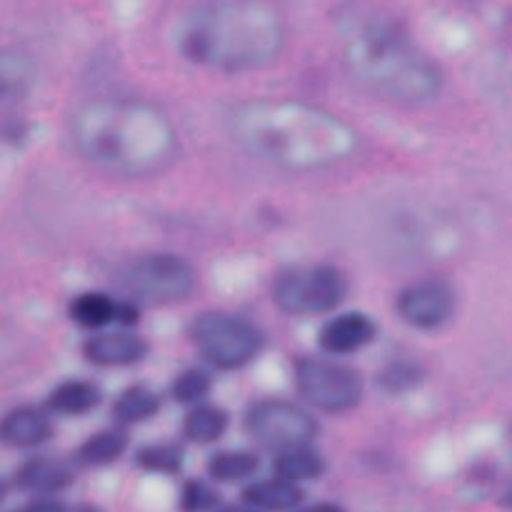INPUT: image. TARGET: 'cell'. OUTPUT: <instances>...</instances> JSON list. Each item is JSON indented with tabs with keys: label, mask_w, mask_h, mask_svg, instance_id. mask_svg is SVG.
Masks as SVG:
<instances>
[{
	"label": "cell",
	"mask_w": 512,
	"mask_h": 512,
	"mask_svg": "<svg viewBox=\"0 0 512 512\" xmlns=\"http://www.w3.org/2000/svg\"><path fill=\"white\" fill-rule=\"evenodd\" d=\"M75 480V470L68 463L55 458H33L15 473V485L25 493L53 495L70 488Z\"/></svg>",
	"instance_id": "9a60e30c"
},
{
	"label": "cell",
	"mask_w": 512,
	"mask_h": 512,
	"mask_svg": "<svg viewBox=\"0 0 512 512\" xmlns=\"http://www.w3.org/2000/svg\"><path fill=\"white\" fill-rule=\"evenodd\" d=\"M50 438H53V420L48 410L35 405H20L0 420V440L10 448H38Z\"/></svg>",
	"instance_id": "4fadbf2b"
},
{
	"label": "cell",
	"mask_w": 512,
	"mask_h": 512,
	"mask_svg": "<svg viewBox=\"0 0 512 512\" xmlns=\"http://www.w3.org/2000/svg\"><path fill=\"white\" fill-rule=\"evenodd\" d=\"M75 512H103V510L95 508V505H80V508L75 510Z\"/></svg>",
	"instance_id": "1f68e13d"
},
{
	"label": "cell",
	"mask_w": 512,
	"mask_h": 512,
	"mask_svg": "<svg viewBox=\"0 0 512 512\" xmlns=\"http://www.w3.org/2000/svg\"><path fill=\"white\" fill-rule=\"evenodd\" d=\"M420 368L415 363H408V360H395V363L385 365V370L380 373V388L385 393H405V390L415 388L420 383Z\"/></svg>",
	"instance_id": "484cf974"
},
{
	"label": "cell",
	"mask_w": 512,
	"mask_h": 512,
	"mask_svg": "<svg viewBox=\"0 0 512 512\" xmlns=\"http://www.w3.org/2000/svg\"><path fill=\"white\" fill-rule=\"evenodd\" d=\"M348 295V278L335 265L288 268L275 275L273 303L285 315H323Z\"/></svg>",
	"instance_id": "52a82bcc"
},
{
	"label": "cell",
	"mask_w": 512,
	"mask_h": 512,
	"mask_svg": "<svg viewBox=\"0 0 512 512\" xmlns=\"http://www.w3.org/2000/svg\"><path fill=\"white\" fill-rule=\"evenodd\" d=\"M38 80V65L25 50H0V110L23 103Z\"/></svg>",
	"instance_id": "5bb4252c"
},
{
	"label": "cell",
	"mask_w": 512,
	"mask_h": 512,
	"mask_svg": "<svg viewBox=\"0 0 512 512\" xmlns=\"http://www.w3.org/2000/svg\"><path fill=\"white\" fill-rule=\"evenodd\" d=\"M245 428L263 448L285 453L305 448L318 435V423L303 408L285 400H260L245 415Z\"/></svg>",
	"instance_id": "9c48e42d"
},
{
	"label": "cell",
	"mask_w": 512,
	"mask_h": 512,
	"mask_svg": "<svg viewBox=\"0 0 512 512\" xmlns=\"http://www.w3.org/2000/svg\"><path fill=\"white\" fill-rule=\"evenodd\" d=\"M150 353L148 340L140 335L118 330V333H98L83 343V355L98 368H125L135 365Z\"/></svg>",
	"instance_id": "8fae6325"
},
{
	"label": "cell",
	"mask_w": 512,
	"mask_h": 512,
	"mask_svg": "<svg viewBox=\"0 0 512 512\" xmlns=\"http://www.w3.org/2000/svg\"><path fill=\"white\" fill-rule=\"evenodd\" d=\"M210 388H213V378H210L205 370L190 368L173 380V385H170V395H173L175 403L193 405V403H200V400L210 393Z\"/></svg>",
	"instance_id": "d4e9b609"
},
{
	"label": "cell",
	"mask_w": 512,
	"mask_h": 512,
	"mask_svg": "<svg viewBox=\"0 0 512 512\" xmlns=\"http://www.w3.org/2000/svg\"><path fill=\"white\" fill-rule=\"evenodd\" d=\"M135 463L148 473H163V475H178L185 465V450L178 443H160V445H145L135 455Z\"/></svg>",
	"instance_id": "cb8c5ba5"
},
{
	"label": "cell",
	"mask_w": 512,
	"mask_h": 512,
	"mask_svg": "<svg viewBox=\"0 0 512 512\" xmlns=\"http://www.w3.org/2000/svg\"><path fill=\"white\" fill-rule=\"evenodd\" d=\"M218 512H263V510L253 508V505H225V508H220Z\"/></svg>",
	"instance_id": "f546056e"
},
{
	"label": "cell",
	"mask_w": 512,
	"mask_h": 512,
	"mask_svg": "<svg viewBox=\"0 0 512 512\" xmlns=\"http://www.w3.org/2000/svg\"><path fill=\"white\" fill-rule=\"evenodd\" d=\"M158 410V393H153L150 388H143V385H135V388H128L118 400H115L113 418L118 425H138L153 418Z\"/></svg>",
	"instance_id": "7402d4cb"
},
{
	"label": "cell",
	"mask_w": 512,
	"mask_h": 512,
	"mask_svg": "<svg viewBox=\"0 0 512 512\" xmlns=\"http://www.w3.org/2000/svg\"><path fill=\"white\" fill-rule=\"evenodd\" d=\"M335 38L345 73L380 100L415 108L433 103L443 90V70L433 55L383 5L365 0L340 5Z\"/></svg>",
	"instance_id": "6da1fadb"
},
{
	"label": "cell",
	"mask_w": 512,
	"mask_h": 512,
	"mask_svg": "<svg viewBox=\"0 0 512 512\" xmlns=\"http://www.w3.org/2000/svg\"><path fill=\"white\" fill-rule=\"evenodd\" d=\"M375 335H378V325L370 315L343 313L323 325L318 343L328 355H350L373 343Z\"/></svg>",
	"instance_id": "7c38bea8"
},
{
	"label": "cell",
	"mask_w": 512,
	"mask_h": 512,
	"mask_svg": "<svg viewBox=\"0 0 512 512\" xmlns=\"http://www.w3.org/2000/svg\"><path fill=\"white\" fill-rule=\"evenodd\" d=\"M288 20L275 0H190L173 23L188 63L218 73H253L283 55Z\"/></svg>",
	"instance_id": "3957f363"
},
{
	"label": "cell",
	"mask_w": 512,
	"mask_h": 512,
	"mask_svg": "<svg viewBox=\"0 0 512 512\" xmlns=\"http://www.w3.org/2000/svg\"><path fill=\"white\" fill-rule=\"evenodd\" d=\"M5 493H8V483H3V480H0V503H3Z\"/></svg>",
	"instance_id": "d6a6232c"
},
{
	"label": "cell",
	"mask_w": 512,
	"mask_h": 512,
	"mask_svg": "<svg viewBox=\"0 0 512 512\" xmlns=\"http://www.w3.org/2000/svg\"><path fill=\"white\" fill-rule=\"evenodd\" d=\"M15 512H68V510H65V505L58 503V500H35V503L25 505V508Z\"/></svg>",
	"instance_id": "83f0119b"
},
{
	"label": "cell",
	"mask_w": 512,
	"mask_h": 512,
	"mask_svg": "<svg viewBox=\"0 0 512 512\" xmlns=\"http://www.w3.org/2000/svg\"><path fill=\"white\" fill-rule=\"evenodd\" d=\"M220 495L203 480H188L180 493V512H213L218 508Z\"/></svg>",
	"instance_id": "4316f807"
},
{
	"label": "cell",
	"mask_w": 512,
	"mask_h": 512,
	"mask_svg": "<svg viewBox=\"0 0 512 512\" xmlns=\"http://www.w3.org/2000/svg\"><path fill=\"white\" fill-rule=\"evenodd\" d=\"M260 470L258 455L245 450H223L208 460V475L218 483H243Z\"/></svg>",
	"instance_id": "603a6c76"
},
{
	"label": "cell",
	"mask_w": 512,
	"mask_h": 512,
	"mask_svg": "<svg viewBox=\"0 0 512 512\" xmlns=\"http://www.w3.org/2000/svg\"><path fill=\"white\" fill-rule=\"evenodd\" d=\"M190 340L198 353L218 370H238L263 348V333L243 315L210 310L190 325Z\"/></svg>",
	"instance_id": "8992f818"
},
{
	"label": "cell",
	"mask_w": 512,
	"mask_h": 512,
	"mask_svg": "<svg viewBox=\"0 0 512 512\" xmlns=\"http://www.w3.org/2000/svg\"><path fill=\"white\" fill-rule=\"evenodd\" d=\"M510 438H512V430H510ZM503 505L505 508H512V485L508 488V493L503 495Z\"/></svg>",
	"instance_id": "4dcf8cb0"
},
{
	"label": "cell",
	"mask_w": 512,
	"mask_h": 512,
	"mask_svg": "<svg viewBox=\"0 0 512 512\" xmlns=\"http://www.w3.org/2000/svg\"><path fill=\"white\" fill-rule=\"evenodd\" d=\"M298 512H345L343 508H338V505H330V503H320V505H310V508H303Z\"/></svg>",
	"instance_id": "f1b7e54d"
},
{
	"label": "cell",
	"mask_w": 512,
	"mask_h": 512,
	"mask_svg": "<svg viewBox=\"0 0 512 512\" xmlns=\"http://www.w3.org/2000/svg\"><path fill=\"white\" fill-rule=\"evenodd\" d=\"M325 458L315 448L305 445V448L285 450L278 453L273 460V470L278 478L288 480V483H303V480H315L325 473Z\"/></svg>",
	"instance_id": "d6986e66"
},
{
	"label": "cell",
	"mask_w": 512,
	"mask_h": 512,
	"mask_svg": "<svg viewBox=\"0 0 512 512\" xmlns=\"http://www.w3.org/2000/svg\"><path fill=\"white\" fill-rule=\"evenodd\" d=\"M230 418L223 408L215 405H195L183 420V435L193 443H215L228 430Z\"/></svg>",
	"instance_id": "44dd1931"
},
{
	"label": "cell",
	"mask_w": 512,
	"mask_h": 512,
	"mask_svg": "<svg viewBox=\"0 0 512 512\" xmlns=\"http://www.w3.org/2000/svg\"><path fill=\"white\" fill-rule=\"evenodd\" d=\"M293 375L298 393L323 413H348L363 400V378L350 365L325 358H298Z\"/></svg>",
	"instance_id": "ba28073f"
},
{
	"label": "cell",
	"mask_w": 512,
	"mask_h": 512,
	"mask_svg": "<svg viewBox=\"0 0 512 512\" xmlns=\"http://www.w3.org/2000/svg\"><path fill=\"white\" fill-rule=\"evenodd\" d=\"M120 300H113L108 293H83L70 300L68 315L78 328L100 330L118 320Z\"/></svg>",
	"instance_id": "ac0fdd59"
},
{
	"label": "cell",
	"mask_w": 512,
	"mask_h": 512,
	"mask_svg": "<svg viewBox=\"0 0 512 512\" xmlns=\"http://www.w3.org/2000/svg\"><path fill=\"white\" fill-rule=\"evenodd\" d=\"M228 133L253 158L295 173L333 168L360 145L340 115L290 98L243 100L228 113Z\"/></svg>",
	"instance_id": "7a4b0ae2"
},
{
	"label": "cell",
	"mask_w": 512,
	"mask_h": 512,
	"mask_svg": "<svg viewBox=\"0 0 512 512\" xmlns=\"http://www.w3.org/2000/svg\"><path fill=\"white\" fill-rule=\"evenodd\" d=\"M455 305H458V298H455L453 285L443 278L418 280L400 290L398 300H395L400 318L418 330L443 328L453 318Z\"/></svg>",
	"instance_id": "30bf717a"
},
{
	"label": "cell",
	"mask_w": 512,
	"mask_h": 512,
	"mask_svg": "<svg viewBox=\"0 0 512 512\" xmlns=\"http://www.w3.org/2000/svg\"><path fill=\"white\" fill-rule=\"evenodd\" d=\"M68 130L80 158L115 178H150L178 155L170 118L140 98L85 100L70 115Z\"/></svg>",
	"instance_id": "277c9868"
},
{
	"label": "cell",
	"mask_w": 512,
	"mask_h": 512,
	"mask_svg": "<svg viewBox=\"0 0 512 512\" xmlns=\"http://www.w3.org/2000/svg\"><path fill=\"white\" fill-rule=\"evenodd\" d=\"M100 405V390L85 380H68L60 383L48 395V410L58 415H85Z\"/></svg>",
	"instance_id": "ffe728a7"
},
{
	"label": "cell",
	"mask_w": 512,
	"mask_h": 512,
	"mask_svg": "<svg viewBox=\"0 0 512 512\" xmlns=\"http://www.w3.org/2000/svg\"><path fill=\"white\" fill-rule=\"evenodd\" d=\"M128 443V430H100V433L90 435V438L80 445L78 453H75V460H78V465H83V468H103V465L115 463V460L128 450Z\"/></svg>",
	"instance_id": "e0dca14e"
},
{
	"label": "cell",
	"mask_w": 512,
	"mask_h": 512,
	"mask_svg": "<svg viewBox=\"0 0 512 512\" xmlns=\"http://www.w3.org/2000/svg\"><path fill=\"white\" fill-rule=\"evenodd\" d=\"M120 285L135 303L173 305L193 295L198 275L180 255L150 253L130 260L120 270Z\"/></svg>",
	"instance_id": "5b68a950"
},
{
	"label": "cell",
	"mask_w": 512,
	"mask_h": 512,
	"mask_svg": "<svg viewBox=\"0 0 512 512\" xmlns=\"http://www.w3.org/2000/svg\"><path fill=\"white\" fill-rule=\"evenodd\" d=\"M305 493L295 483L283 478L260 480L243 490V500L263 512H290L303 503Z\"/></svg>",
	"instance_id": "2e32d148"
},
{
	"label": "cell",
	"mask_w": 512,
	"mask_h": 512,
	"mask_svg": "<svg viewBox=\"0 0 512 512\" xmlns=\"http://www.w3.org/2000/svg\"><path fill=\"white\" fill-rule=\"evenodd\" d=\"M458 3H478V0H458Z\"/></svg>",
	"instance_id": "836d02e7"
}]
</instances>
